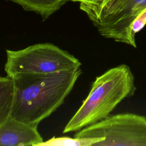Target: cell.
Masks as SVG:
<instances>
[{"instance_id": "6da1fadb", "label": "cell", "mask_w": 146, "mask_h": 146, "mask_svg": "<svg viewBox=\"0 0 146 146\" xmlns=\"http://www.w3.org/2000/svg\"><path fill=\"white\" fill-rule=\"evenodd\" d=\"M80 67L51 73L18 74L14 82L10 117L38 127L64 101L82 74Z\"/></svg>"}, {"instance_id": "7a4b0ae2", "label": "cell", "mask_w": 146, "mask_h": 146, "mask_svg": "<svg viewBox=\"0 0 146 146\" xmlns=\"http://www.w3.org/2000/svg\"><path fill=\"white\" fill-rule=\"evenodd\" d=\"M136 90L130 67L121 64L97 76L82 104L65 126L63 133L78 131L108 116Z\"/></svg>"}, {"instance_id": "3957f363", "label": "cell", "mask_w": 146, "mask_h": 146, "mask_svg": "<svg viewBox=\"0 0 146 146\" xmlns=\"http://www.w3.org/2000/svg\"><path fill=\"white\" fill-rule=\"evenodd\" d=\"M80 9L102 36L137 47L132 26L146 10V0H106L99 4L80 3Z\"/></svg>"}, {"instance_id": "277c9868", "label": "cell", "mask_w": 146, "mask_h": 146, "mask_svg": "<svg viewBox=\"0 0 146 146\" xmlns=\"http://www.w3.org/2000/svg\"><path fill=\"white\" fill-rule=\"evenodd\" d=\"M6 52L4 69L10 78L18 74L51 73L79 68L82 65L74 56L50 43Z\"/></svg>"}, {"instance_id": "5b68a950", "label": "cell", "mask_w": 146, "mask_h": 146, "mask_svg": "<svg viewBox=\"0 0 146 146\" xmlns=\"http://www.w3.org/2000/svg\"><path fill=\"white\" fill-rule=\"evenodd\" d=\"M75 137H103L94 146H146V116L132 113L110 115L76 132Z\"/></svg>"}, {"instance_id": "8992f818", "label": "cell", "mask_w": 146, "mask_h": 146, "mask_svg": "<svg viewBox=\"0 0 146 146\" xmlns=\"http://www.w3.org/2000/svg\"><path fill=\"white\" fill-rule=\"evenodd\" d=\"M37 127L10 117L0 125V146H38L43 140Z\"/></svg>"}, {"instance_id": "52a82bcc", "label": "cell", "mask_w": 146, "mask_h": 146, "mask_svg": "<svg viewBox=\"0 0 146 146\" xmlns=\"http://www.w3.org/2000/svg\"><path fill=\"white\" fill-rule=\"evenodd\" d=\"M22 6L26 11L39 14L43 21L49 18L70 0H7Z\"/></svg>"}, {"instance_id": "ba28073f", "label": "cell", "mask_w": 146, "mask_h": 146, "mask_svg": "<svg viewBox=\"0 0 146 146\" xmlns=\"http://www.w3.org/2000/svg\"><path fill=\"white\" fill-rule=\"evenodd\" d=\"M13 98V79L8 76H0V125L10 117Z\"/></svg>"}, {"instance_id": "9c48e42d", "label": "cell", "mask_w": 146, "mask_h": 146, "mask_svg": "<svg viewBox=\"0 0 146 146\" xmlns=\"http://www.w3.org/2000/svg\"><path fill=\"white\" fill-rule=\"evenodd\" d=\"M104 140L103 137H53L46 141H43L38 146H94L96 143Z\"/></svg>"}, {"instance_id": "30bf717a", "label": "cell", "mask_w": 146, "mask_h": 146, "mask_svg": "<svg viewBox=\"0 0 146 146\" xmlns=\"http://www.w3.org/2000/svg\"><path fill=\"white\" fill-rule=\"evenodd\" d=\"M146 25V10L140 14L133 22L132 26V30L133 34L139 32Z\"/></svg>"}, {"instance_id": "8fae6325", "label": "cell", "mask_w": 146, "mask_h": 146, "mask_svg": "<svg viewBox=\"0 0 146 146\" xmlns=\"http://www.w3.org/2000/svg\"><path fill=\"white\" fill-rule=\"evenodd\" d=\"M74 2H78L80 3L87 4H99L106 0H70Z\"/></svg>"}]
</instances>
